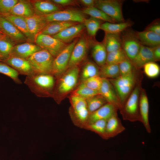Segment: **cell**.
<instances>
[{
    "label": "cell",
    "instance_id": "6da1fadb",
    "mask_svg": "<svg viewBox=\"0 0 160 160\" xmlns=\"http://www.w3.org/2000/svg\"><path fill=\"white\" fill-rule=\"evenodd\" d=\"M24 83L37 96L49 97L52 95L55 79L51 74H34L26 76Z\"/></svg>",
    "mask_w": 160,
    "mask_h": 160
},
{
    "label": "cell",
    "instance_id": "7a4b0ae2",
    "mask_svg": "<svg viewBox=\"0 0 160 160\" xmlns=\"http://www.w3.org/2000/svg\"><path fill=\"white\" fill-rule=\"evenodd\" d=\"M141 88L140 84L137 83L129 97L119 110L124 120L142 122L139 105Z\"/></svg>",
    "mask_w": 160,
    "mask_h": 160
},
{
    "label": "cell",
    "instance_id": "3957f363",
    "mask_svg": "<svg viewBox=\"0 0 160 160\" xmlns=\"http://www.w3.org/2000/svg\"><path fill=\"white\" fill-rule=\"evenodd\" d=\"M70 100L71 104L70 112L72 121L75 125L84 128L87 124L89 114L86 100L72 94Z\"/></svg>",
    "mask_w": 160,
    "mask_h": 160
},
{
    "label": "cell",
    "instance_id": "277c9868",
    "mask_svg": "<svg viewBox=\"0 0 160 160\" xmlns=\"http://www.w3.org/2000/svg\"><path fill=\"white\" fill-rule=\"evenodd\" d=\"M108 80L113 86L122 106L137 83L134 70L129 74Z\"/></svg>",
    "mask_w": 160,
    "mask_h": 160
},
{
    "label": "cell",
    "instance_id": "5b68a950",
    "mask_svg": "<svg viewBox=\"0 0 160 160\" xmlns=\"http://www.w3.org/2000/svg\"><path fill=\"white\" fill-rule=\"evenodd\" d=\"M54 59L48 51L42 49L34 53L27 60L34 74H52Z\"/></svg>",
    "mask_w": 160,
    "mask_h": 160
},
{
    "label": "cell",
    "instance_id": "8992f818",
    "mask_svg": "<svg viewBox=\"0 0 160 160\" xmlns=\"http://www.w3.org/2000/svg\"><path fill=\"white\" fill-rule=\"evenodd\" d=\"M123 2L119 0H97L94 6L116 22H122L125 21L122 12Z\"/></svg>",
    "mask_w": 160,
    "mask_h": 160
},
{
    "label": "cell",
    "instance_id": "52a82bcc",
    "mask_svg": "<svg viewBox=\"0 0 160 160\" xmlns=\"http://www.w3.org/2000/svg\"><path fill=\"white\" fill-rule=\"evenodd\" d=\"M36 45L48 51L55 58L68 44L51 36L39 34L35 37Z\"/></svg>",
    "mask_w": 160,
    "mask_h": 160
},
{
    "label": "cell",
    "instance_id": "ba28073f",
    "mask_svg": "<svg viewBox=\"0 0 160 160\" xmlns=\"http://www.w3.org/2000/svg\"><path fill=\"white\" fill-rule=\"evenodd\" d=\"M78 39H76L73 40L54 58L52 72L53 75L59 76L68 69L72 51Z\"/></svg>",
    "mask_w": 160,
    "mask_h": 160
},
{
    "label": "cell",
    "instance_id": "9c48e42d",
    "mask_svg": "<svg viewBox=\"0 0 160 160\" xmlns=\"http://www.w3.org/2000/svg\"><path fill=\"white\" fill-rule=\"evenodd\" d=\"M44 16L48 22L63 21L84 23L86 18L81 11L75 9L59 10Z\"/></svg>",
    "mask_w": 160,
    "mask_h": 160
},
{
    "label": "cell",
    "instance_id": "30bf717a",
    "mask_svg": "<svg viewBox=\"0 0 160 160\" xmlns=\"http://www.w3.org/2000/svg\"><path fill=\"white\" fill-rule=\"evenodd\" d=\"M79 72L78 66L68 69L60 79L56 93L57 95L66 94L73 89L77 83Z\"/></svg>",
    "mask_w": 160,
    "mask_h": 160
},
{
    "label": "cell",
    "instance_id": "8fae6325",
    "mask_svg": "<svg viewBox=\"0 0 160 160\" xmlns=\"http://www.w3.org/2000/svg\"><path fill=\"white\" fill-rule=\"evenodd\" d=\"M121 48L128 58L132 61L138 53L141 44L135 32L128 31L121 37Z\"/></svg>",
    "mask_w": 160,
    "mask_h": 160
},
{
    "label": "cell",
    "instance_id": "7c38bea8",
    "mask_svg": "<svg viewBox=\"0 0 160 160\" xmlns=\"http://www.w3.org/2000/svg\"><path fill=\"white\" fill-rule=\"evenodd\" d=\"M89 43L87 38L82 37L78 39L72 51L68 69L78 66L85 58L88 49Z\"/></svg>",
    "mask_w": 160,
    "mask_h": 160
},
{
    "label": "cell",
    "instance_id": "4fadbf2b",
    "mask_svg": "<svg viewBox=\"0 0 160 160\" xmlns=\"http://www.w3.org/2000/svg\"><path fill=\"white\" fill-rule=\"evenodd\" d=\"M100 94L107 100L120 110L122 105L116 91L108 79L102 78V83L99 90Z\"/></svg>",
    "mask_w": 160,
    "mask_h": 160
},
{
    "label": "cell",
    "instance_id": "5bb4252c",
    "mask_svg": "<svg viewBox=\"0 0 160 160\" xmlns=\"http://www.w3.org/2000/svg\"><path fill=\"white\" fill-rule=\"evenodd\" d=\"M2 62L15 70L19 74L28 76L34 74L30 63L26 59L9 57Z\"/></svg>",
    "mask_w": 160,
    "mask_h": 160
},
{
    "label": "cell",
    "instance_id": "9a60e30c",
    "mask_svg": "<svg viewBox=\"0 0 160 160\" xmlns=\"http://www.w3.org/2000/svg\"><path fill=\"white\" fill-rule=\"evenodd\" d=\"M41 49V48L36 44L25 43L14 46L11 50L9 57L27 59L34 53Z\"/></svg>",
    "mask_w": 160,
    "mask_h": 160
},
{
    "label": "cell",
    "instance_id": "2e32d148",
    "mask_svg": "<svg viewBox=\"0 0 160 160\" xmlns=\"http://www.w3.org/2000/svg\"><path fill=\"white\" fill-rule=\"evenodd\" d=\"M85 28L84 23H79L64 29L52 36L67 44L78 37Z\"/></svg>",
    "mask_w": 160,
    "mask_h": 160
},
{
    "label": "cell",
    "instance_id": "e0dca14e",
    "mask_svg": "<svg viewBox=\"0 0 160 160\" xmlns=\"http://www.w3.org/2000/svg\"><path fill=\"white\" fill-rule=\"evenodd\" d=\"M0 28L3 33L14 41H25L27 39L12 23L2 16L0 18Z\"/></svg>",
    "mask_w": 160,
    "mask_h": 160
},
{
    "label": "cell",
    "instance_id": "ac0fdd59",
    "mask_svg": "<svg viewBox=\"0 0 160 160\" xmlns=\"http://www.w3.org/2000/svg\"><path fill=\"white\" fill-rule=\"evenodd\" d=\"M155 61L153 48L141 44L138 53L131 62L134 68L137 69L143 67L147 63Z\"/></svg>",
    "mask_w": 160,
    "mask_h": 160
},
{
    "label": "cell",
    "instance_id": "d6986e66",
    "mask_svg": "<svg viewBox=\"0 0 160 160\" xmlns=\"http://www.w3.org/2000/svg\"><path fill=\"white\" fill-rule=\"evenodd\" d=\"M118 110V108L113 105L108 103L89 114L87 124L100 120H107L113 115L117 113Z\"/></svg>",
    "mask_w": 160,
    "mask_h": 160
},
{
    "label": "cell",
    "instance_id": "ffe728a7",
    "mask_svg": "<svg viewBox=\"0 0 160 160\" xmlns=\"http://www.w3.org/2000/svg\"><path fill=\"white\" fill-rule=\"evenodd\" d=\"M25 20L30 32L35 38L49 23L45 19L44 15L36 14L25 18Z\"/></svg>",
    "mask_w": 160,
    "mask_h": 160
},
{
    "label": "cell",
    "instance_id": "44dd1931",
    "mask_svg": "<svg viewBox=\"0 0 160 160\" xmlns=\"http://www.w3.org/2000/svg\"><path fill=\"white\" fill-rule=\"evenodd\" d=\"M125 129L117 113L115 114L107 121L105 134L107 140L116 136Z\"/></svg>",
    "mask_w": 160,
    "mask_h": 160
},
{
    "label": "cell",
    "instance_id": "7402d4cb",
    "mask_svg": "<svg viewBox=\"0 0 160 160\" xmlns=\"http://www.w3.org/2000/svg\"><path fill=\"white\" fill-rule=\"evenodd\" d=\"M139 109L142 122L147 131L151 132L149 121V104L148 98L145 90L141 88L139 97Z\"/></svg>",
    "mask_w": 160,
    "mask_h": 160
},
{
    "label": "cell",
    "instance_id": "603a6c76",
    "mask_svg": "<svg viewBox=\"0 0 160 160\" xmlns=\"http://www.w3.org/2000/svg\"><path fill=\"white\" fill-rule=\"evenodd\" d=\"M35 14L34 7L31 1L19 0L13 7L10 14L27 18Z\"/></svg>",
    "mask_w": 160,
    "mask_h": 160
},
{
    "label": "cell",
    "instance_id": "cb8c5ba5",
    "mask_svg": "<svg viewBox=\"0 0 160 160\" xmlns=\"http://www.w3.org/2000/svg\"><path fill=\"white\" fill-rule=\"evenodd\" d=\"M135 33L141 44L142 45L153 48L160 45L159 35L145 30L135 32Z\"/></svg>",
    "mask_w": 160,
    "mask_h": 160
},
{
    "label": "cell",
    "instance_id": "d4e9b609",
    "mask_svg": "<svg viewBox=\"0 0 160 160\" xmlns=\"http://www.w3.org/2000/svg\"><path fill=\"white\" fill-rule=\"evenodd\" d=\"M3 17L12 23L27 39L31 41L34 40L35 37L28 29L25 17L10 14Z\"/></svg>",
    "mask_w": 160,
    "mask_h": 160
},
{
    "label": "cell",
    "instance_id": "484cf974",
    "mask_svg": "<svg viewBox=\"0 0 160 160\" xmlns=\"http://www.w3.org/2000/svg\"><path fill=\"white\" fill-rule=\"evenodd\" d=\"M36 14L46 15L60 10L57 4L47 1L36 0L32 3Z\"/></svg>",
    "mask_w": 160,
    "mask_h": 160
},
{
    "label": "cell",
    "instance_id": "4316f807",
    "mask_svg": "<svg viewBox=\"0 0 160 160\" xmlns=\"http://www.w3.org/2000/svg\"><path fill=\"white\" fill-rule=\"evenodd\" d=\"M78 23L74 22L63 21L49 22L39 33L52 36L58 33L64 29Z\"/></svg>",
    "mask_w": 160,
    "mask_h": 160
},
{
    "label": "cell",
    "instance_id": "83f0119b",
    "mask_svg": "<svg viewBox=\"0 0 160 160\" xmlns=\"http://www.w3.org/2000/svg\"><path fill=\"white\" fill-rule=\"evenodd\" d=\"M107 52L103 42L94 44L92 48V56L96 63L100 67L105 64Z\"/></svg>",
    "mask_w": 160,
    "mask_h": 160
},
{
    "label": "cell",
    "instance_id": "f1b7e54d",
    "mask_svg": "<svg viewBox=\"0 0 160 160\" xmlns=\"http://www.w3.org/2000/svg\"><path fill=\"white\" fill-rule=\"evenodd\" d=\"M103 42L107 53L121 48L120 33L105 32Z\"/></svg>",
    "mask_w": 160,
    "mask_h": 160
},
{
    "label": "cell",
    "instance_id": "f546056e",
    "mask_svg": "<svg viewBox=\"0 0 160 160\" xmlns=\"http://www.w3.org/2000/svg\"><path fill=\"white\" fill-rule=\"evenodd\" d=\"M131 24V23L128 21L118 23L105 22L102 24L100 29L103 30L105 32L120 33L130 26Z\"/></svg>",
    "mask_w": 160,
    "mask_h": 160
},
{
    "label": "cell",
    "instance_id": "4dcf8cb0",
    "mask_svg": "<svg viewBox=\"0 0 160 160\" xmlns=\"http://www.w3.org/2000/svg\"><path fill=\"white\" fill-rule=\"evenodd\" d=\"M99 76L102 78L107 79L117 78L120 76L119 64H105L101 66Z\"/></svg>",
    "mask_w": 160,
    "mask_h": 160
},
{
    "label": "cell",
    "instance_id": "1f68e13d",
    "mask_svg": "<svg viewBox=\"0 0 160 160\" xmlns=\"http://www.w3.org/2000/svg\"><path fill=\"white\" fill-rule=\"evenodd\" d=\"M81 12L84 13L89 15L90 17L104 21L112 23L116 22L104 12L95 6L83 9Z\"/></svg>",
    "mask_w": 160,
    "mask_h": 160
},
{
    "label": "cell",
    "instance_id": "d6a6232c",
    "mask_svg": "<svg viewBox=\"0 0 160 160\" xmlns=\"http://www.w3.org/2000/svg\"><path fill=\"white\" fill-rule=\"evenodd\" d=\"M107 120L101 119L87 124L84 129L94 132L102 138L107 140L105 134V128Z\"/></svg>",
    "mask_w": 160,
    "mask_h": 160
},
{
    "label": "cell",
    "instance_id": "836d02e7",
    "mask_svg": "<svg viewBox=\"0 0 160 160\" xmlns=\"http://www.w3.org/2000/svg\"><path fill=\"white\" fill-rule=\"evenodd\" d=\"M127 58L125 53L121 48L107 53L105 64H119Z\"/></svg>",
    "mask_w": 160,
    "mask_h": 160
},
{
    "label": "cell",
    "instance_id": "e575fe53",
    "mask_svg": "<svg viewBox=\"0 0 160 160\" xmlns=\"http://www.w3.org/2000/svg\"><path fill=\"white\" fill-rule=\"evenodd\" d=\"M86 101L89 114L108 103L106 99L100 95L95 96L86 100Z\"/></svg>",
    "mask_w": 160,
    "mask_h": 160
},
{
    "label": "cell",
    "instance_id": "d590c367",
    "mask_svg": "<svg viewBox=\"0 0 160 160\" xmlns=\"http://www.w3.org/2000/svg\"><path fill=\"white\" fill-rule=\"evenodd\" d=\"M102 21L91 17L85 19L84 23L89 36L92 37L96 35L102 23Z\"/></svg>",
    "mask_w": 160,
    "mask_h": 160
},
{
    "label": "cell",
    "instance_id": "8d00e7d4",
    "mask_svg": "<svg viewBox=\"0 0 160 160\" xmlns=\"http://www.w3.org/2000/svg\"><path fill=\"white\" fill-rule=\"evenodd\" d=\"M14 41L7 36L0 38V54L3 60L9 57L11 50L15 46Z\"/></svg>",
    "mask_w": 160,
    "mask_h": 160
},
{
    "label": "cell",
    "instance_id": "74e56055",
    "mask_svg": "<svg viewBox=\"0 0 160 160\" xmlns=\"http://www.w3.org/2000/svg\"><path fill=\"white\" fill-rule=\"evenodd\" d=\"M99 69L94 63L87 62L84 65L81 72V78L83 81L90 77L99 76Z\"/></svg>",
    "mask_w": 160,
    "mask_h": 160
},
{
    "label": "cell",
    "instance_id": "f35d334b",
    "mask_svg": "<svg viewBox=\"0 0 160 160\" xmlns=\"http://www.w3.org/2000/svg\"><path fill=\"white\" fill-rule=\"evenodd\" d=\"M72 94L79 96L86 100L96 95H100L99 91L93 90L89 88L83 82L80 84Z\"/></svg>",
    "mask_w": 160,
    "mask_h": 160
},
{
    "label": "cell",
    "instance_id": "ab89813d",
    "mask_svg": "<svg viewBox=\"0 0 160 160\" xmlns=\"http://www.w3.org/2000/svg\"><path fill=\"white\" fill-rule=\"evenodd\" d=\"M0 73L11 78L15 83L18 84H22L18 77L19 74L18 72L7 64L1 61Z\"/></svg>",
    "mask_w": 160,
    "mask_h": 160
},
{
    "label": "cell",
    "instance_id": "60d3db41",
    "mask_svg": "<svg viewBox=\"0 0 160 160\" xmlns=\"http://www.w3.org/2000/svg\"><path fill=\"white\" fill-rule=\"evenodd\" d=\"M17 0H0V15L4 17L10 14Z\"/></svg>",
    "mask_w": 160,
    "mask_h": 160
},
{
    "label": "cell",
    "instance_id": "b9f144b4",
    "mask_svg": "<svg viewBox=\"0 0 160 160\" xmlns=\"http://www.w3.org/2000/svg\"><path fill=\"white\" fill-rule=\"evenodd\" d=\"M143 67L145 73L150 78L156 77L159 74V67L154 62L147 63L143 66Z\"/></svg>",
    "mask_w": 160,
    "mask_h": 160
},
{
    "label": "cell",
    "instance_id": "7bdbcfd3",
    "mask_svg": "<svg viewBox=\"0 0 160 160\" xmlns=\"http://www.w3.org/2000/svg\"><path fill=\"white\" fill-rule=\"evenodd\" d=\"M82 82L89 88L99 91L102 83V78L99 76H95L83 81Z\"/></svg>",
    "mask_w": 160,
    "mask_h": 160
},
{
    "label": "cell",
    "instance_id": "ee69618b",
    "mask_svg": "<svg viewBox=\"0 0 160 160\" xmlns=\"http://www.w3.org/2000/svg\"><path fill=\"white\" fill-rule=\"evenodd\" d=\"M120 76L127 75L131 73L134 70L131 61L128 58L119 64Z\"/></svg>",
    "mask_w": 160,
    "mask_h": 160
},
{
    "label": "cell",
    "instance_id": "f6af8a7d",
    "mask_svg": "<svg viewBox=\"0 0 160 160\" xmlns=\"http://www.w3.org/2000/svg\"><path fill=\"white\" fill-rule=\"evenodd\" d=\"M145 30L160 35V25L159 23H154L147 27Z\"/></svg>",
    "mask_w": 160,
    "mask_h": 160
},
{
    "label": "cell",
    "instance_id": "bcb514c9",
    "mask_svg": "<svg viewBox=\"0 0 160 160\" xmlns=\"http://www.w3.org/2000/svg\"><path fill=\"white\" fill-rule=\"evenodd\" d=\"M55 3L62 6L71 5L74 3V1L72 0H52Z\"/></svg>",
    "mask_w": 160,
    "mask_h": 160
},
{
    "label": "cell",
    "instance_id": "7dc6e473",
    "mask_svg": "<svg viewBox=\"0 0 160 160\" xmlns=\"http://www.w3.org/2000/svg\"><path fill=\"white\" fill-rule=\"evenodd\" d=\"M152 48L155 61H159L160 59V45Z\"/></svg>",
    "mask_w": 160,
    "mask_h": 160
},
{
    "label": "cell",
    "instance_id": "c3c4849f",
    "mask_svg": "<svg viewBox=\"0 0 160 160\" xmlns=\"http://www.w3.org/2000/svg\"><path fill=\"white\" fill-rule=\"evenodd\" d=\"M80 3L86 8H89L95 6V0H80Z\"/></svg>",
    "mask_w": 160,
    "mask_h": 160
},
{
    "label": "cell",
    "instance_id": "681fc988",
    "mask_svg": "<svg viewBox=\"0 0 160 160\" xmlns=\"http://www.w3.org/2000/svg\"><path fill=\"white\" fill-rule=\"evenodd\" d=\"M6 36L7 35L4 33L0 32V38Z\"/></svg>",
    "mask_w": 160,
    "mask_h": 160
},
{
    "label": "cell",
    "instance_id": "f907efd6",
    "mask_svg": "<svg viewBox=\"0 0 160 160\" xmlns=\"http://www.w3.org/2000/svg\"><path fill=\"white\" fill-rule=\"evenodd\" d=\"M3 60V58L0 54V61L2 62Z\"/></svg>",
    "mask_w": 160,
    "mask_h": 160
},
{
    "label": "cell",
    "instance_id": "816d5d0a",
    "mask_svg": "<svg viewBox=\"0 0 160 160\" xmlns=\"http://www.w3.org/2000/svg\"><path fill=\"white\" fill-rule=\"evenodd\" d=\"M0 32H1V33H3L2 32V31L1 29L0 28Z\"/></svg>",
    "mask_w": 160,
    "mask_h": 160
},
{
    "label": "cell",
    "instance_id": "f5cc1de1",
    "mask_svg": "<svg viewBox=\"0 0 160 160\" xmlns=\"http://www.w3.org/2000/svg\"><path fill=\"white\" fill-rule=\"evenodd\" d=\"M1 16L0 15V18H1Z\"/></svg>",
    "mask_w": 160,
    "mask_h": 160
}]
</instances>
